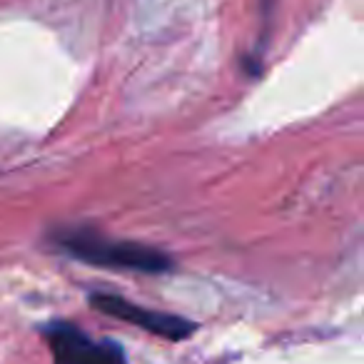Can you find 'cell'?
I'll use <instances>...</instances> for the list:
<instances>
[{
  "label": "cell",
  "instance_id": "obj_1",
  "mask_svg": "<svg viewBox=\"0 0 364 364\" xmlns=\"http://www.w3.org/2000/svg\"><path fill=\"white\" fill-rule=\"evenodd\" d=\"M53 242L70 257L95 264V267L127 269V272L145 274H162L172 269V257L160 250L140 242H127V240H110L87 228L58 230L53 235Z\"/></svg>",
  "mask_w": 364,
  "mask_h": 364
},
{
  "label": "cell",
  "instance_id": "obj_2",
  "mask_svg": "<svg viewBox=\"0 0 364 364\" xmlns=\"http://www.w3.org/2000/svg\"><path fill=\"white\" fill-rule=\"evenodd\" d=\"M53 364H127L125 349L112 339H92L73 322H48L41 329Z\"/></svg>",
  "mask_w": 364,
  "mask_h": 364
},
{
  "label": "cell",
  "instance_id": "obj_3",
  "mask_svg": "<svg viewBox=\"0 0 364 364\" xmlns=\"http://www.w3.org/2000/svg\"><path fill=\"white\" fill-rule=\"evenodd\" d=\"M90 304H92V309L107 314V317L135 324V327L145 329V332L155 334V337H160V339H167V342H182V339L193 337V334L198 332V324L180 317V314L140 307V304L130 302V299L120 297V294L92 292Z\"/></svg>",
  "mask_w": 364,
  "mask_h": 364
}]
</instances>
